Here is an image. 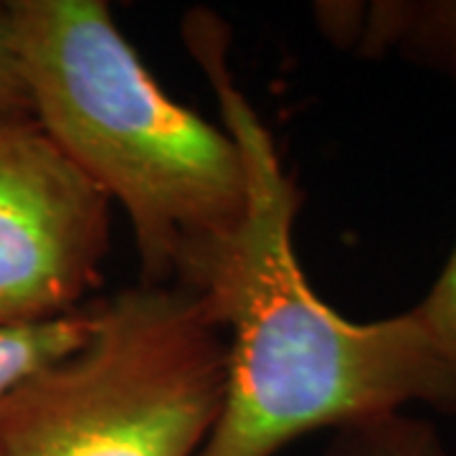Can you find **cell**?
<instances>
[{
  "mask_svg": "<svg viewBox=\"0 0 456 456\" xmlns=\"http://www.w3.org/2000/svg\"><path fill=\"white\" fill-rule=\"evenodd\" d=\"M340 11L332 5L327 18L330 31L358 38L365 53L401 51L403 56L436 66L456 79V0H426V3H373L347 5Z\"/></svg>",
  "mask_w": 456,
  "mask_h": 456,
  "instance_id": "5",
  "label": "cell"
},
{
  "mask_svg": "<svg viewBox=\"0 0 456 456\" xmlns=\"http://www.w3.org/2000/svg\"><path fill=\"white\" fill-rule=\"evenodd\" d=\"M92 302L49 322L0 327V406L33 373L79 350L92 332Z\"/></svg>",
  "mask_w": 456,
  "mask_h": 456,
  "instance_id": "6",
  "label": "cell"
},
{
  "mask_svg": "<svg viewBox=\"0 0 456 456\" xmlns=\"http://www.w3.org/2000/svg\"><path fill=\"white\" fill-rule=\"evenodd\" d=\"M31 114L127 213L140 281L196 289L241 231L248 183L221 125L165 92L102 0H8Z\"/></svg>",
  "mask_w": 456,
  "mask_h": 456,
  "instance_id": "2",
  "label": "cell"
},
{
  "mask_svg": "<svg viewBox=\"0 0 456 456\" xmlns=\"http://www.w3.org/2000/svg\"><path fill=\"white\" fill-rule=\"evenodd\" d=\"M183 38L211 84L221 127L241 150L248 183L244 226L191 289L226 338L224 408L196 456H277L312 431L411 403L456 413V378L413 307L355 322L312 289L294 248L302 193L231 74L226 23L191 11Z\"/></svg>",
  "mask_w": 456,
  "mask_h": 456,
  "instance_id": "1",
  "label": "cell"
},
{
  "mask_svg": "<svg viewBox=\"0 0 456 456\" xmlns=\"http://www.w3.org/2000/svg\"><path fill=\"white\" fill-rule=\"evenodd\" d=\"M79 350L0 406V456H196L226 395V338L180 287L92 302Z\"/></svg>",
  "mask_w": 456,
  "mask_h": 456,
  "instance_id": "3",
  "label": "cell"
},
{
  "mask_svg": "<svg viewBox=\"0 0 456 456\" xmlns=\"http://www.w3.org/2000/svg\"><path fill=\"white\" fill-rule=\"evenodd\" d=\"M322 456H452L441 439L439 428L408 416L403 411H391L370 416L355 424L340 426L332 431Z\"/></svg>",
  "mask_w": 456,
  "mask_h": 456,
  "instance_id": "7",
  "label": "cell"
},
{
  "mask_svg": "<svg viewBox=\"0 0 456 456\" xmlns=\"http://www.w3.org/2000/svg\"><path fill=\"white\" fill-rule=\"evenodd\" d=\"M112 200L31 112L0 114V327L84 307L102 281Z\"/></svg>",
  "mask_w": 456,
  "mask_h": 456,
  "instance_id": "4",
  "label": "cell"
},
{
  "mask_svg": "<svg viewBox=\"0 0 456 456\" xmlns=\"http://www.w3.org/2000/svg\"><path fill=\"white\" fill-rule=\"evenodd\" d=\"M431 345L456 378V244L436 281L413 307Z\"/></svg>",
  "mask_w": 456,
  "mask_h": 456,
  "instance_id": "8",
  "label": "cell"
},
{
  "mask_svg": "<svg viewBox=\"0 0 456 456\" xmlns=\"http://www.w3.org/2000/svg\"><path fill=\"white\" fill-rule=\"evenodd\" d=\"M3 112H31V102L18 69L8 3H0V114Z\"/></svg>",
  "mask_w": 456,
  "mask_h": 456,
  "instance_id": "9",
  "label": "cell"
}]
</instances>
